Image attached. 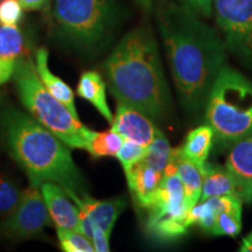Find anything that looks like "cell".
I'll return each mask as SVG.
<instances>
[{"label": "cell", "instance_id": "27", "mask_svg": "<svg viewBox=\"0 0 252 252\" xmlns=\"http://www.w3.org/2000/svg\"><path fill=\"white\" fill-rule=\"evenodd\" d=\"M145 153H146V147L143 146V145L124 139L118 153L116 154V157H117L123 169L126 173L132 166L139 162L143 159Z\"/></svg>", "mask_w": 252, "mask_h": 252}, {"label": "cell", "instance_id": "33", "mask_svg": "<svg viewBox=\"0 0 252 252\" xmlns=\"http://www.w3.org/2000/svg\"><path fill=\"white\" fill-rule=\"evenodd\" d=\"M239 251L241 252H252V231L243 238Z\"/></svg>", "mask_w": 252, "mask_h": 252}, {"label": "cell", "instance_id": "26", "mask_svg": "<svg viewBox=\"0 0 252 252\" xmlns=\"http://www.w3.org/2000/svg\"><path fill=\"white\" fill-rule=\"evenodd\" d=\"M242 230V214L220 212L217 215L214 236H229L237 237Z\"/></svg>", "mask_w": 252, "mask_h": 252}, {"label": "cell", "instance_id": "15", "mask_svg": "<svg viewBox=\"0 0 252 252\" xmlns=\"http://www.w3.org/2000/svg\"><path fill=\"white\" fill-rule=\"evenodd\" d=\"M49 53L46 48H37L34 55V63H35V69L37 75H39L40 81L42 82L46 89L49 91L55 98L64 104L67 108L70 110L75 117H78L76 110V104H75V94L71 88L62 81L59 76L53 74L49 68Z\"/></svg>", "mask_w": 252, "mask_h": 252}, {"label": "cell", "instance_id": "13", "mask_svg": "<svg viewBox=\"0 0 252 252\" xmlns=\"http://www.w3.org/2000/svg\"><path fill=\"white\" fill-rule=\"evenodd\" d=\"M71 198L80 208L81 213L89 219L91 224L103 229L109 235H111L113 226L126 207L124 198L116 197L110 200H96L91 197L87 191L82 193L80 196Z\"/></svg>", "mask_w": 252, "mask_h": 252}, {"label": "cell", "instance_id": "22", "mask_svg": "<svg viewBox=\"0 0 252 252\" xmlns=\"http://www.w3.org/2000/svg\"><path fill=\"white\" fill-rule=\"evenodd\" d=\"M219 208L216 206L215 198L209 197L204 201H200L194 207L187 210L185 217V225L189 228L190 225L197 224L207 234H212L215 228Z\"/></svg>", "mask_w": 252, "mask_h": 252}, {"label": "cell", "instance_id": "14", "mask_svg": "<svg viewBox=\"0 0 252 252\" xmlns=\"http://www.w3.org/2000/svg\"><path fill=\"white\" fill-rule=\"evenodd\" d=\"M125 175L135 203L143 209H146L161 184L163 173L157 171L140 160L132 166Z\"/></svg>", "mask_w": 252, "mask_h": 252}, {"label": "cell", "instance_id": "7", "mask_svg": "<svg viewBox=\"0 0 252 252\" xmlns=\"http://www.w3.org/2000/svg\"><path fill=\"white\" fill-rule=\"evenodd\" d=\"M146 210V230L152 237L160 241H173L187 234L185 217L188 209L178 174L163 176Z\"/></svg>", "mask_w": 252, "mask_h": 252}, {"label": "cell", "instance_id": "18", "mask_svg": "<svg viewBox=\"0 0 252 252\" xmlns=\"http://www.w3.org/2000/svg\"><path fill=\"white\" fill-rule=\"evenodd\" d=\"M204 169L206 174H204L200 201H204L213 196L237 195V186L226 167L206 162Z\"/></svg>", "mask_w": 252, "mask_h": 252}, {"label": "cell", "instance_id": "19", "mask_svg": "<svg viewBox=\"0 0 252 252\" xmlns=\"http://www.w3.org/2000/svg\"><path fill=\"white\" fill-rule=\"evenodd\" d=\"M31 49L30 36L18 25H0V58L17 61L28 56Z\"/></svg>", "mask_w": 252, "mask_h": 252}, {"label": "cell", "instance_id": "34", "mask_svg": "<svg viewBox=\"0 0 252 252\" xmlns=\"http://www.w3.org/2000/svg\"><path fill=\"white\" fill-rule=\"evenodd\" d=\"M135 2H137L144 11L150 12L151 9L153 8V6L156 5L157 2H159V0H135Z\"/></svg>", "mask_w": 252, "mask_h": 252}, {"label": "cell", "instance_id": "9", "mask_svg": "<svg viewBox=\"0 0 252 252\" xmlns=\"http://www.w3.org/2000/svg\"><path fill=\"white\" fill-rule=\"evenodd\" d=\"M40 185L30 182L15 209L0 224V234L9 239H26L40 234L50 223Z\"/></svg>", "mask_w": 252, "mask_h": 252}, {"label": "cell", "instance_id": "20", "mask_svg": "<svg viewBox=\"0 0 252 252\" xmlns=\"http://www.w3.org/2000/svg\"><path fill=\"white\" fill-rule=\"evenodd\" d=\"M214 137L215 134L209 125L198 126L187 134L184 146L180 147L181 154L197 165L203 166L213 147Z\"/></svg>", "mask_w": 252, "mask_h": 252}, {"label": "cell", "instance_id": "11", "mask_svg": "<svg viewBox=\"0 0 252 252\" xmlns=\"http://www.w3.org/2000/svg\"><path fill=\"white\" fill-rule=\"evenodd\" d=\"M40 188L50 220L56 228L81 231L80 208L75 202L72 203V198L64 189L54 182H43Z\"/></svg>", "mask_w": 252, "mask_h": 252}, {"label": "cell", "instance_id": "8", "mask_svg": "<svg viewBox=\"0 0 252 252\" xmlns=\"http://www.w3.org/2000/svg\"><path fill=\"white\" fill-rule=\"evenodd\" d=\"M213 7L229 48L252 62V0H213Z\"/></svg>", "mask_w": 252, "mask_h": 252}, {"label": "cell", "instance_id": "6", "mask_svg": "<svg viewBox=\"0 0 252 252\" xmlns=\"http://www.w3.org/2000/svg\"><path fill=\"white\" fill-rule=\"evenodd\" d=\"M206 122L220 143L235 144L252 134V83L223 67L206 103Z\"/></svg>", "mask_w": 252, "mask_h": 252}, {"label": "cell", "instance_id": "17", "mask_svg": "<svg viewBox=\"0 0 252 252\" xmlns=\"http://www.w3.org/2000/svg\"><path fill=\"white\" fill-rule=\"evenodd\" d=\"M206 169L204 165H197L181 154L180 147L178 149V175L182 182L185 193V201L189 210L197 202H200L202 194V185Z\"/></svg>", "mask_w": 252, "mask_h": 252}, {"label": "cell", "instance_id": "12", "mask_svg": "<svg viewBox=\"0 0 252 252\" xmlns=\"http://www.w3.org/2000/svg\"><path fill=\"white\" fill-rule=\"evenodd\" d=\"M237 186V195L245 203L252 200V134L235 143L225 163Z\"/></svg>", "mask_w": 252, "mask_h": 252}, {"label": "cell", "instance_id": "31", "mask_svg": "<svg viewBox=\"0 0 252 252\" xmlns=\"http://www.w3.org/2000/svg\"><path fill=\"white\" fill-rule=\"evenodd\" d=\"M17 61L0 58V86L13 78Z\"/></svg>", "mask_w": 252, "mask_h": 252}, {"label": "cell", "instance_id": "24", "mask_svg": "<svg viewBox=\"0 0 252 252\" xmlns=\"http://www.w3.org/2000/svg\"><path fill=\"white\" fill-rule=\"evenodd\" d=\"M21 190L19 185L9 175L0 173V215L8 216L20 201Z\"/></svg>", "mask_w": 252, "mask_h": 252}, {"label": "cell", "instance_id": "25", "mask_svg": "<svg viewBox=\"0 0 252 252\" xmlns=\"http://www.w3.org/2000/svg\"><path fill=\"white\" fill-rule=\"evenodd\" d=\"M58 230V238L62 250L65 252H93L94 251L93 242L81 231L71 229Z\"/></svg>", "mask_w": 252, "mask_h": 252}, {"label": "cell", "instance_id": "10", "mask_svg": "<svg viewBox=\"0 0 252 252\" xmlns=\"http://www.w3.org/2000/svg\"><path fill=\"white\" fill-rule=\"evenodd\" d=\"M111 128L121 134L123 139L134 141L145 147L149 146L160 132L150 116L122 102L117 104Z\"/></svg>", "mask_w": 252, "mask_h": 252}, {"label": "cell", "instance_id": "3", "mask_svg": "<svg viewBox=\"0 0 252 252\" xmlns=\"http://www.w3.org/2000/svg\"><path fill=\"white\" fill-rule=\"evenodd\" d=\"M0 135L9 156L40 185L54 182L70 197L86 191V182L70 154V147L32 116L8 105L0 115Z\"/></svg>", "mask_w": 252, "mask_h": 252}, {"label": "cell", "instance_id": "1", "mask_svg": "<svg viewBox=\"0 0 252 252\" xmlns=\"http://www.w3.org/2000/svg\"><path fill=\"white\" fill-rule=\"evenodd\" d=\"M197 15L180 2L163 0L158 7V25L173 81L189 112L206 106L225 61V45Z\"/></svg>", "mask_w": 252, "mask_h": 252}, {"label": "cell", "instance_id": "32", "mask_svg": "<svg viewBox=\"0 0 252 252\" xmlns=\"http://www.w3.org/2000/svg\"><path fill=\"white\" fill-rule=\"evenodd\" d=\"M19 1H20V4L23 5L25 9L34 11V9H40L41 7H43L47 0H19Z\"/></svg>", "mask_w": 252, "mask_h": 252}, {"label": "cell", "instance_id": "30", "mask_svg": "<svg viewBox=\"0 0 252 252\" xmlns=\"http://www.w3.org/2000/svg\"><path fill=\"white\" fill-rule=\"evenodd\" d=\"M182 5L187 6L195 13L209 18L213 12V0H178Z\"/></svg>", "mask_w": 252, "mask_h": 252}, {"label": "cell", "instance_id": "23", "mask_svg": "<svg viewBox=\"0 0 252 252\" xmlns=\"http://www.w3.org/2000/svg\"><path fill=\"white\" fill-rule=\"evenodd\" d=\"M173 149L161 131L158 133L152 143L146 147V153L141 161L163 173L172 158Z\"/></svg>", "mask_w": 252, "mask_h": 252}, {"label": "cell", "instance_id": "4", "mask_svg": "<svg viewBox=\"0 0 252 252\" xmlns=\"http://www.w3.org/2000/svg\"><path fill=\"white\" fill-rule=\"evenodd\" d=\"M13 80L20 102L30 116L70 149H86L91 130L46 89L30 56L17 60Z\"/></svg>", "mask_w": 252, "mask_h": 252}, {"label": "cell", "instance_id": "2", "mask_svg": "<svg viewBox=\"0 0 252 252\" xmlns=\"http://www.w3.org/2000/svg\"><path fill=\"white\" fill-rule=\"evenodd\" d=\"M109 89L118 102L140 110L151 118H163L171 94L157 40L149 27L126 33L104 63Z\"/></svg>", "mask_w": 252, "mask_h": 252}, {"label": "cell", "instance_id": "29", "mask_svg": "<svg viewBox=\"0 0 252 252\" xmlns=\"http://www.w3.org/2000/svg\"><path fill=\"white\" fill-rule=\"evenodd\" d=\"M110 236L108 232L103 229L94 225L93 235H91V242H93L94 251L97 252H108L110 251Z\"/></svg>", "mask_w": 252, "mask_h": 252}, {"label": "cell", "instance_id": "16", "mask_svg": "<svg viewBox=\"0 0 252 252\" xmlns=\"http://www.w3.org/2000/svg\"><path fill=\"white\" fill-rule=\"evenodd\" d=\"M77 94L94 105L111 124L113 116L106 100V84L98 71L90 70L81 75L77 84Z\"/></svg>", "mask_w": 252, "mask_h": 252}, {"label": "cell", "instance_id": "5", "mask_svg": "<svg viewBox=\"0 0 252 252\" xmlns=\"http://www.w3.org/2000/svg\"><path fill=\"white\" fill-rule=\"evenodd\" d=\"M117 15L115 0H53L52 31L69 48L93 52L108 37Z\"/></svg>", "mask_w": 252, "mask_h": 252}, {"label": "cell", "instance_id": "21", "mask_svg": "<svg viewBox=\"0 0 252 252\" xmlns=\"http://www.w3.org/2000/svg\"><path fill=\"white\" fill-rule=\"evenodd\" d=\"M123 137L112 128L96 132L91 130L86 143V149L94 158L116 157L123 145Z\"/></svg>", "mask_w": 252, "mask_h": 252}, {"label": "cell", "instance_id": "28", "mask_svg": "<svg viewBox=\"0 0 252 252\" xmlns=\"http://www.w3.org/2000/svg\"><path fill=\"white\" fill-rule=\"evenodd\" d=\"M23 17L24 7L19 0H0V25H18Z\"/></svg>", "mask_w": 252, "mask_h": 252}]
</instances>
